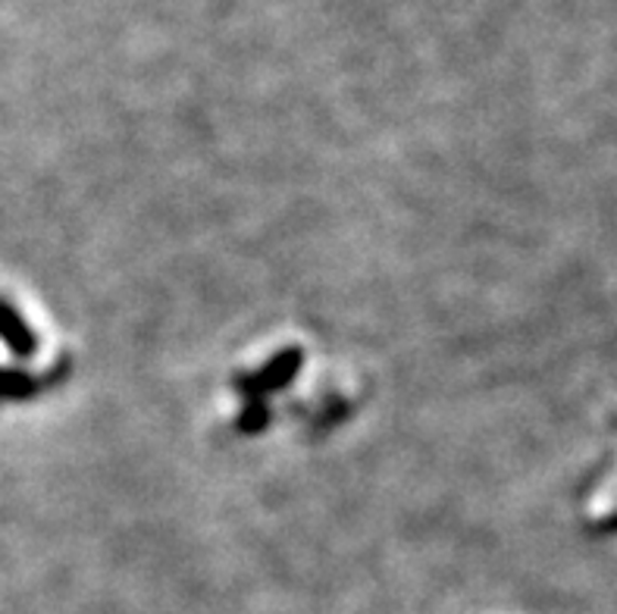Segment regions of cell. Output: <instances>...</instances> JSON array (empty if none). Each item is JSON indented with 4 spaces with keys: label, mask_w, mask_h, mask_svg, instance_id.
I'll use <instances>...</instances> for the list:
<instances>
[{
    "label": "cell",
    "mask_w": 617,
    "mask_h": 614,
    "mask_svg": "<svg viewBox=\"0 0 617 614\" xmlns=\"http://www.w3.org/2000/svg\"><path fill=\"white\" fill-rule=\"evenodd\" d=\"M301 364H304V352H301V348H285V352H279L277 357H270L258 374L236 379V389L245 392V398H260L267 396V392L285 389V386L295 379Z\"/></svg>",
    "instance_id": "6da1fadb"
},
{
    "label": "cell",
    "mask_w": 617,
    "mask_h": 614,
    "mask_svg": "<svg viewBox=\"0 0 617 614\" xmlns=\"http://www.w3.org/2000/svg\"><path fill=\"white\" fill-rule=\"evenodd\" d=\"M0 338L10 345V352L20 357H35L39 352V336L29 330V323L22 320V314L0 298Z\"/></svg>",
    "instance_id": "7a4b0ae2"
},
{
    "label": "cell",
    "mask_w": 617,
    "mask_h": 614,
    "mask_svg": "<svg viewBox=\"0 0 617 614\" xmlns=\"http://www.w3.org/2000/svg\"><path fill=\"white\" fill-rule=\"evenodd\" d=\"M270 420V411L263 405V398H248L245 411L239 414V433H260Z\"/></svg>",
    "instance_id": "3957f363"
}]
</instances>
